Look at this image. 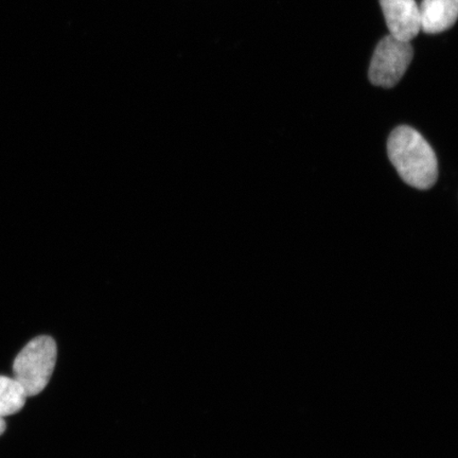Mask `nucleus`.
Here are the masks:
<instances>
[{
	"label": "nucleus",
	"mask_w": 458,
	"mask_h": 458,
	"mask_svg": "<svg viewBox=\"0 0 458 458\" xmlns=\"http://www.w3.org/2000/svg\"><path fill=\"white\" fill-rule=\"evenodd\" d=\"M388 157L406 184L428 191L438 179L437 157L420 131L401 125L387 141Z\"/></svg>",
	"instance_id": "nucleus-1"
},
{
	"label": "nucleus",
	"mask_w": 458,
	"mask_h": 458,
	"mask_svg": "<svg viewBox=\"0 0 458 458\" xmlns=\"http://www.w3.org/2000/svg\"><path fill=\"white\" fill-rule=\"evenodd\" d=\"M55 362L56 344L53 337H36L22 348L14 360L13 375L28 397L37 396L47 386Z\"/></svg>",
	"instance_id": "nucleus-2"
},
{
	"label": "nucleus",
	"mask_w": 458,
	"mask_h": 458,
	"mask_svg": "<svg viewBox=\"0 0 458 458\" xmlns=\"http://www.w3.org/2000/svg\"><path fill=\"white\" fill-rule=\"evenodd\" d=\"M414 50L410 42L387 36L377 44L369 66L370 82L391 89L404 76L413 60Z\"/></svg>",
	"instance_id": "nucleus-3"
},
{
	"label": "nucleus",
	"mask_w": 458,
	"mask_h": 458,
	"mask_svg": "<svg viewBox=\"0 0 458 458\" xmlns=\"http://www.w3.org/2000/svg\"><path fill=\"white\" fill-rule=\"evenodd\" d=\"M391 36L411 42L421 30L420 9L415 0H380Z\"/></svg>",
	"instance_id": "nucleus-4"
},
{
	"label": "nucleus",
	"mask_w": 458,
	"mask_h": 458,
	"mask_svg": "<svg viewBox=\"0 0 458 458\" xmlns=\"http://www.w3.org/2000/svg\"><path fill=\"white\" fill-rule=\"evenodd\" d=\"M421 30L437 34L454 27L458 20V0H422Z\"/></svg>",
	"instance_id": "nucleus-5"
},
{
	"label": "nucleus",
	"mask_w": 458,
	"mask_h": 458,
	"mask_svg": "<svg viewBox=\"0 0 458 458\" xmlns=\"http://www.w3.org/2000/svg\"><path fill=\"white\" fill-rule=\"evenodd\" d=\"M27 394L14 377L0 376V418L16 414L26 403Z\"/></svg>",
	"instance_id": "nucleus-6"
},
{
	"label": "nucleus",
	"mask_w": 458,
	"mask_h": 458,
	"mask_svg": "<svg viewBox=\"0 0 458 458\" xmlns=\"http://www.w3.org/2000/svg\"><path fill=\"white\" fill-rule=\"evenodd\" d=\"M5 431V422L3 418H0V435H3Z\"/></svg>",
	"instance_id": "nucleus-7"
}]
</instances>
